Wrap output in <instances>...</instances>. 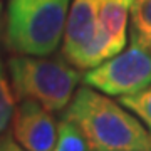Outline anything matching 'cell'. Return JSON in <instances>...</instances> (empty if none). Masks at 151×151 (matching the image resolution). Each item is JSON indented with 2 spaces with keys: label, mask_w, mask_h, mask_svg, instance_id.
I'll return each instance as SVG.
<instances>
[{
  "label": "cell",
  "mask_w": 151,
  "mask_h": 151,
  "mask_svg": "<svg viewBox=\"0 0 151 151\" xmlns=\"http://www.w3.org/2000/svg\"><path fill=\"white\" fill-rule=\"evenodd\" d=\"M64 119L79 128L89 151H151V133L141 119L89 86L74 92Z\"/></svg>",
  "instance_id": "obj_1"
},
{
  "label": "cell",
  "mask_w": 151,
  "mask_h": 151,
  "mask_svg": "<svg viewBox=\"0 0 151 151\" xmlns=\"http://www.w3.org/2000/svg\"><path fill=\"white\" fill-rule=\"evenodd\" d=\"M70 0H9L5 45L12 54L49 55L64 37Z\"/></svg>",
  "instance_id": "obj_2"
},
{
  "label": "cell",
  "mask_w": 151,
  "mask_h": 151,
  "mask_svg": "<svg viewBox=\"0 0 151 151\" xmlns=\"http://www.w3.org/2000/svg\"><path fill=\"white\" fill-rule=\"evenodd\" d=\"M15 99H34L50 113L67 108L81 74L64 57L15 54L7 62Z\"/></svg>",
  "instance_id": "obj_3"
},
{
  "label": "cell",
  "mask_w": 151,
  "mask_h": 151,
  "mask_svg": "<svg viewBox=\"0 0 151 151\" xmlns=\"http://www.w3.org/2000/svg\"><path fill=\"white\" fill-rule=\"evenodd\" d=\"M84 84L108 96H128L151 86V52L131 42L126 50L91 67Z\"/></svg>",
  "instance_id": "obj_4"
},
{
  "label": "cell",
  "mask_w": 151,
  "mask_h": 151,
  "mask_svg": "<svg viewBox=\"0 0 151 151\" xmlns=\"http://www.w3.org/2000/svg\"><path fill=\"white\" fill-rule=\"evenodd\" d=\"M99 0H72L64 29L62 57L79 69H91L111 57L97 25Z\"/></svg>",
  "instance_id": "obj_5"
},
{
  "label": "cell",
  "mask_w": 151,
  "mask_h": 151,
  "mask_svg": "<svg viewBox=\"0 0 151 151\" xmlns=\"http://www.w3.org/2000/svg\"><path fill=\"white\" fill-rule=\"evenodd\" d=\"M12 134L27 151H50L57 128L49 109L34 99H22L12 116Z\"/></svg>",
  "instance_id": "obj_6"
},
{
  "label": "cell",
  "mask_w": 151,
  "mask_h": 151,
  "mask_svg": "<svg viewBox=\"0 0 151 151\" xmlns=\"http://www.w3.org/2000/svg\"><path fill=\"white\" fill-rule=\"evenodd\" d=\"M129 37L151 52V0H134L129 15Z\"/></svg>",
  "instance_id": "obj_7"
},
{
  "label": "cell",
  "mask_w": 151,
  "mask_h": 151,
  "mask_svg": "<svg viewBox=\"0 0 151 151\" xmlns=\"http://www.w3.org/2000/svg\"><path fill=\"white\" fill-rule=\"evenodd\" d=\"M50 151H89L79 128L69 119H62L57 126V141Z\"/></svg>",
  "instance_id": "obj_8"
},
{
  "label": "cell",
  "mask_w": 151,
  "mask_h": 151,
  "mask_svg": "<svg viewBox=\"0 0 151 151\" xmlns=\"http://www.w3.org/2000/svg\"><path fill=\"white\" fill-rule=\"evenodd\" d=\"M119 103L126 109H129L133 114H136L151 133V86H148L139 92H134V94L121 96Z\"/></svg>",
  "instance_id": "obj_9"
},
{
  "label": "cell",
  "mask_w": 151,
  "mask_h": 151,
  "mask_svg": "<svg viewBox=\"0 0 151 151\" xmlns=\"http://www.w3.org/2000/svg\"><path fill=\"white\" fill-rule=\"evenodd\" d=\"M9 103H14V96H12L10 84L7 81L4 67H2V60H0V108Z\"/></svg>",
  "instance_id": "obj_10"
},
{
  "label": "cell",
  "mask_w": 151,
  "mask_h": 151,
  "mask_svg": "<svg viewBox=\"0 0 151 151\" xmlns=\"http://www.w3.org/2000/svg\"><path fill=\"white\" fill-rule=\"evenodd\" d=\"M0 151H27V150L14 138L12 133H4L0 136Z\"/></svg>",
  "instance_id": "obj_11"
},
{
  "label": "cell",
  "mask_w": 151,
  "mask_h": 151,
  "mask_svg": "<svg viewBox=\"0 0 151 151\" xmlns=\"http://www.w3.org/2000/svg\"><path fill=\"white\" fill-rule=\"evenodd\" d=\"M14 111H15L14 103H9V104H5V106L0 108V136L5 133L7 126H9V123H10L12 116H14Z\"/></svg>",
  "instance_id": "obj_12"
},
{
  "label": "cell",
  "mask_w": 151,
  "mask_h": 151,
  "mask_svg": "<svg viewBox=\"0 0 151 151\" xmlns=\"http://www.w3.org/2000/svg\"><path fill=\"white\" fill-rule=\"evenodd\" d=\"M0 30H2V4H0Z\"/></svg>",
  "instance_id": "obj_13"
}]
</instances>
